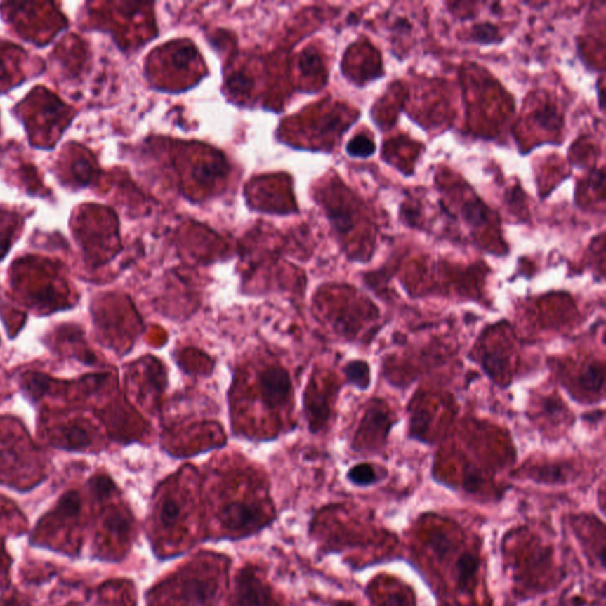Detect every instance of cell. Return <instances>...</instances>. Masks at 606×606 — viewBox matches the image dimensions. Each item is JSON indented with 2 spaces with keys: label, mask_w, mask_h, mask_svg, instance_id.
<instances>
[{
  "label": "cell",
  "mask_w": 606,
  "mask_h": 606,
  "mask_svg": "<svg viewBox=\"0 0 606 606\" xmlns=\"http://www.w3.org/2000/svg\"><path fill=\"white\" fill-rule=\"evenodd\" d=\"M223 527L235 533H250L262 527L263 511L248 502H232L223 508L220 514Z\"/></svg>",
  "instance_id": "6da1fadb"
},
{
  "label": "cell",
  "mask_w": 606,
  "mask_h": 606,
  "mask_svg": "<svg viewBox=\"0 0 606 606\" xmlns=\"http://www.w3.org/2000/svg\"><path fill=\"white\" fill-rule=\"evenodd\" d=\"M291 390L289 373L282 367H269L260 376V393L268 409L274 410L286 403Z\"/></svg>",
  "instance_id": "7a4b0ae2"
},
{
  "label": "cell",
  "mask_w": 606,
  "mask_h": 606,
  "mask_svg": "<svg viewBox=\"0 0 606 606\" xmlns=\"http://www.w3.org/2000/svg\"><path fill=\"white\" fill-rule=\"evenodd\" d=\"M217 591V583L212 578L191 576L181 581L180 597L186 605L211 606Z\"/></svg>",
  "instance_id": "3957f363"
},
{
  "label": "cell",
  "mask_w": 606,
  "mask_h": 606,
  "mask_svg": "<svg viewBox=\"0 0 606 606\" xmlns=\"http://www.w3.org/2000/svg\"><path fill=\"white\" fill-rule=\"evenodd\" d=\"M237 606H271V598L267 588L251 573L244 572L239 577L236 590Z\"/></svg>",
  "instance_id": "277c9868"
},
{
  "label": "cell",
  "mask_w": 606,
  "mask_h": 606,
  "mask_svg": "<svg viewBox=\"0 0 606 606\" xmlns=\"http://www.w3.org/2000/svg\"><path fill=\"white\" fill-rule=\"evenodd\" d=\"M481 560L477 553L464 552L461 554L455 564V576L457 588L463 592H470L477 578Z\"/></svg>",
  "instance_id": "5b68a950"
},
{
  "label": "cell",
  "mask_w": 606,
  "mask_h": 606,
  "mask_svg": "<svg viewBox=\"0 0 606 606\" xmlns=\"http://www.w3.org/2000/svg\"><path fill=\"white\" fill-rule=\"evenodd\" d=\"M531 477L545 485H565L571 477V468L562 464H547L532 471Z\"/></svg>",
  "instance_id": "8992f818"
},
{
  "label": "cell",
  "mask_w": 606,
  "mask_h": 606,
  "mask_svg": "<svg viewBox=\"0 0 606 606\" xmlns=\"http://www.w3.org/2000/svg\"><path fill=\"white\" fill-rule=\"evenodd\" d=\"M462 218L468 225L480 228L485 225L489 219V210L486 204L476 198V199L468 200L464 203L462 210Z\"/></svg>",
  "instance_id": "52a82bcc"
},
{
  "label": "cell",
  "mask_w": 606,
  "mask_h": 606,
  "mask_svg": "<svg viewBox=\"0 0 606 606\" xmlns=\"http://www.w3.org/2000/svg\"><path fill=\"white\" fill-rule=\"evenodd\" d=\"M604 366L599 362L588 364L580 373L579 385L588 392H600L604 388L605 379Z\"/></svg>",
  "instance_id": "ba28073f"
},
{
  "label": "cell",
  "mask_w": 606,
  "mask_h": 606,
  "mask_svg": "<svg viewBox=\"0 0 606 606\" xmlns=\"http://www.w3.org/2000/svg\"><path fill=\"white\" fill-rule=\"evenodd\" d=\"M469 41L477 46H495V44H500L502 37L496 25L486 22V23L476 24L471 27Z\"/></svg>",
  "instance_id": "9c48e42d"
},
{
  "label": "cell",
  "mask_w": 606,
  "mask_h": 606,
  "mask_svg": "<svg viewBox=\"0 0 606 606\" xmlns=\"http://www.w3.org/2000/svg\"><path fill=\"white\" fill-rule=\"evenodd\" d=\"M347 381L353 385L359 390L369 388L371 383V374H369V366L362 360H353L347 364L343 369Z\"/></svg>",
  "instance_id": "30bf717a"
},
{
  "label": "cell",
  "mask_w": 606,
  "mask_h": 606,
  "mask_svg": "<svg viewBox=\"0 0 606 606\" xmlns=\"http://www.w3.org/2000/svg\"><path fill=\"white\" fill-rule=\"evenodd\" d=\"M347 478L355 486L369 487L379 482L381 476L372 464L360 463L350 468L347 473Z\"/></svg>",
  "instance_id": "8fae6325"
},
{
  "label": "cell",
  "mask_w": 606,
  "mask_h": 606,
  "mask_svg": "<svg viewBox=\"0 0 606 606\" xmlns=\"http://www.w3.org/2000/svg\"><path fill=\"white\" fill-rule=\"evenodd\" d=\"M428 547L433 552V555L442 561L448 559L449 555L455 550V542L444 532H435L430 536L428 541Z\"/></svg>",
  "instance_id": "7c38bea8"
},
{
  "label": "cell",
  "mask_w": 606,
  "mask_h": 606,
  "mask_svg": "<svg viewBox=\"0 0 606 606\" xmlns=\"http://www.w3.org/2000/svg\"><path fill=\"white\" fill-rule=\"evenodd\" d=\"M376 151H377V146L374 145L372 140L369 139V136H364V134L354 136L346 146L347 154L352 158H369V157L374 155Z\"/></svg>",
  "instance_id": "4fadbf2b"
},
{
  "label": "cell",
  "mask_w": 606,
  "mask_h": 606,
  "mask_svg": "<svg viewBox=\"0 0 606 606\" xmlns=\"http://www.w3.org/2000/svg\"><path fill=\"white\" fill-rule=\"evenodd\" d=\"M534 121L541 129L547 131H558L562 126V117L558 113L557 108L550 105L535 112Z\"/></svg>",
  "instance_id": "5bb4252c"
},
{
  "label": "cell",
  "mask_w": 606,
  "mask_h": 606,
  "mask_svg": "<svg viewBox=\"0 0 606 606\" xmlns=\"http://www.w3.org/2000/svg\"><path fill=\"white\" fill-rule=\"evenodd\" d=\"M62 435L67 442L68 449L87 448L91 444V440L87 431L79 426H69L62 430Z\"/></svg>",
  "instance_id": "9a60e30c"
},
{
  "label": "cell",
  "mask_w": 606,
  "mask_h": 606,
  "mask_svg": "<svg viewBox=\"0 0 606 606\" xmlns=\"http://www.w3.org/2000/svg\"><path fill=\"white\" fill-rule=\"evenodd\" d=\"M181 516V506L177 500L172 497L166 499L162 502L159 513V519L162 526L165 528H172L177 525Z\"/></svg>",
  "instance_id": "2e32d148"
},
{
  "label": "cell",
  "mask_w": 606,
  "mask_h": 606,
  "mask_svg": "<svg viewBox=\"0 0 606 606\" xmlns=\"http://www.w3.org/2000/svg\"><path fill=\"white\" fill-rule=\"evenodd\" d=\"M25 390L34 398H41L49 391V379L41 373H36L27 378L25 383Z\"/></svg>",
  "instance_id": "e0dca14e"
},
{
  "label": "cell",
  "mask_w": 606,
  "mask_h": 606,
  "mask_svg": "<svg viewBox=\"0 0 606 606\" xmlns=\"http://www.w3.org/2000/svg\"><path fill=\"white\" fill-rule=\"evenodd\" d=\"M224 171H225L224 166L219 162H204L197 167L195 176L198 180H212L216 178L222 177Z\"/></svg>",
  "instance_id": "ac0fdd59"
},
{
  "label": "cell",
  "mask_w": 606,
  "mask_h": 606,
  "mask_svg": "<svg viewBox=\"0 0 606 606\" xmlns=\"http://www.w3.org/2000/svg\"><path fill=\"white\" fill-rule=\"evenodd\" d=\"M91 490L98 497H107L114 490V483L107 476H96L91 481Z\"/></svg>",
  "instance_id": "d6986e66"
},
{
  "label": "cell",
  "mask_w": 606,
  "mask_h": 606,
  "mask_svg": "<svg viewBox=\"0 0 606 606\" xmlns=\"http://www.w3.org/2000/svg\"><path fill=\"white\" fill-rule=\"evenodd\" d=\"M481 485H482V477H481V474L478 473L477 469L474 467L467 468L466 475H464V488L468 492L474 493L476 490L480 489Z\"/></svg>",
  "instance_id": "ffe728a7"
},
{
  "label": "cell",
  "mask_w": 606,
  "mask_h": 606,
  "mask_svg": "<svg viewBox=\"0 0 606 606\" xmlns=\"http://www.w3.org/2000/svg\"><path fill=\"white\" fill-rule=\"evenodd\" d=\"M230 87H231V89L234 91H248V88L250 87V81H249L248 77H245L244 75L238 74V75H235L234 77L231 79Z\"/></svg>",
  "instance_id": "44dd1931"
},
{
  "label": "cell",
  "mask_w": 606,
  "mask_h": 606,
  "mask_svg": "<svg viewBox=\"0 0 606 606\" xmlns=\"http://www.w3.org/2000/svg\"><path fill=\"white\" fill-rule=\"evenodd\" d=\"M338 606H352V605H350V604H345V602H343V604H340V605H338Z\"/></svg>",
  "instance_id": "7402d4cb"
}]
</instances>
